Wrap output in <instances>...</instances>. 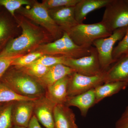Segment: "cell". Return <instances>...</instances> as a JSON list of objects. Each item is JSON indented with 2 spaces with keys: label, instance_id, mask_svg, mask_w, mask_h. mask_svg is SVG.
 <instances>
[{
  "label": "cell",
  "instance_id": "34",
  "mask_svg": "<svg viewBox=\"0 0 128 128\" xmlns=\"http://www.w3.org/2000/svg\"><path fill=\"white\" fill-rule=\"evenodd\" d=\"M3 104V103H2ZM2 104H0V105H2Z\"/></svg>",
  "mask_w": 128,
  "mask_h": 128
},
{
  "label": "cell",
  "instance_id": "24",
  "mask_svg": "<svg viewBox=\"0 0 128 128\" xmlns=\"http://www.w3.org/2000/svg\"><path fill=\"white\" fill-rule=\"evenodd\" d=\"M43 55L42 53L34 51L25 55L21 56L15 59L11 66L16 68H20L35 62Z\"/></svg>",
  "mask_w": 128,
  "mask_h": 128
},
{
  "label": "cell",
  "instance_id": "23",
  "mask_svg": "<svg viewBox=\"0 0 128 128\" xmlns=\"http://www.w3.org/2000/svg\"><path fill=\"white\" fill-rule=\"evenodd\" d=\"M49 68V67L44 66L42 64L32 63L18 69L38 80L42 78L45 74Z\"/></svg>",
  "mask_w": 128,
  "mask_h": 128
},
{
  "label": "cell",
  "instance_id": "11",
  "mask_svg": "<svg viewBox=\"0 0 128 128\" xmlns=\"http://www.w3.org/2000/svg\"><path fill=\"white\" fill-rule=\"evenodd\" d=\"M34 100L14 102L12 110L13 126L28 128L34 115Z\"/></svg>",
  "mask_w": 128,
  "mask_h": 128
},
{
  "label": "cell",
  "instance_id": "5",
  "mask_svg": "<svg viewBox=\"0 0 128 128\" xmlns=\"http://www.w3.org/2000/svg\"><path fill=\"white\" fill-rule=\"evenodd\" d=\"M67 33L76 45L88 48L91 47L97 40L107 38L112 34L101 22L91 24H79Z\"/></svg>",
  "mask_w": 128,
  "mask_h": 128
},
{
  "label": "cell",
  "instance_id": "16",
  "mask_svg": "<svg viewBox=\"0 0 128 128\" xmlns=\"http://www.w3.org/2000/svg\"><path fill=\"white\" fill-rule=\"evenodd\" d=\"M114 64L106 72L104 83L113 82H128V55L120 57Z\"/></svg>",
  "mask_w": 128,
  "mask_h": 128
},
{
  "label": "cell",
  "instance_id": "33",
  "mask_svg": "<svg viewBox=\"0 0 128 128\" xmlns=\"http://www.w3.org/2000/svg\"><path fill=\"white\" fill-rule=\"evenodd\" d=\"M125 55H128V52H127V53H126V54H125Z\"/></svg>",
  "mask_w": 128,
  "mask_h": 128
},
{
  "label": "cell",
  "instance_id": "2",
  "mask_svg": "<svg viewBox=\"0 0 128 128\" xmlns=\"http://www.w3.org/2000/svg\"><path fill=\"white\" fill-rule=\"evenodd\" d=\"M9 68L0 81L7 85L16 93L33 98H38L46 94V89L38 80L13 66Z\"/></svg>",
  "mask_w": 128,
  "mask_h": 128
},
{
  "label": "cell",
  "instance_id": "25",
  "mask_svg": "<svg viewBox=\"0 0 128 128\" xmlns=\"http://www.w3.org/2000/svg\"><path fill=\"white\" fill-rule=\"evenodd\" d=\"M32 2L28 0H0V6H4L12 16H15V12L25 5H32Z\"/></svg>",
  "mask_w": 128,
  "mask_h": 128
},
{
  "label": "cell",
  "instance_id": "35",
  "mask_svg": "<svg viewBox=\"0 0 128 128\" xmlns=\"http://www.w3.org/2000/svg\"><path fill=\"white\" fill-rule=\"evenodd\" d=\"M127 0V1H128V0Z\"/></svg>",
  "mask_w": 128,
  "mask_h": 128
},
{
  "label": "cell",
  "instance_id": "17",
  "mask_svg": "<svg viewBox=\"0 0 128 128\" xmlns=\"http://www.w3.org/2000/svg\"><path fill=\"white\" fill-rule=\"evenodd\" d=\"M111 0H80L74 6L76 20L79 24L83 23L88 14L105 7Z\"/></svg>",
  "mask_w": 128,
  "mask_h": 128
},
{
  "label": "cell",
  "instance_id": "29",
  "mask_svg": "<svg viewBox=\"0 0 128 128\" xmlns=\"http://www.w3.org/2000/svg\"><path fill=\"white\" fill-rule=\"evenodd\" d=\"M20 56L0 57V80L5 72L11 66L15 59Z\"/></svg>",
  "mask_w": 128,
  "mask_h": 128
},
{
  "label": "cell",
  "instance_id": "8",
  "mask_svg": "<svg viewBox=\"0 0 128 128\" xmlns=\"http://www.w3.org/2000/svg\"><path fill=\"white\" fill-rule=\"evenodd\" d=\"M64 64L76 73L85 76L98 75L105 72L101 68L98 52L94 47H92L89 55L78 58H67Z\"/></svg>",
  "mask_w": 128,
  "mask_h": 128
},
{
  "label": "cell",
  "instance_id": "27",
  "mask_svg": "<svg viewBox=\"0 0 128 128\" xmlns=\"http://www.w3.org/2000/svg\"><path fill=\"white\" fill-rule=\"evenodd\" d=\"M128 51V29L123 38L114 48L112 54L113 58L116 62L120 57L126 54Z\"/></svg>",
  "mask_w": 128,
  "mask_h": 128
},
{
  "label": "cell",
  "instance_id": "32",
  "mask_svg": "<svg viewBox=\"0 0 128 128\" xmlns=\"http://www.w3.org/2000/svg\"><path fill=\"white\" fill-rule=\"evenodd\" d=\"M12 128H25V127H20V126H13L12 127Z\"/></svg>",
  "mask_w": 128,
  "mask_h": 128
},
{
  "label": "cell",
  "instance_id": "18",
  "mask_svg": "<svg viewBox=\"0 0 128 128\" xmlns=\"http://www.w3.org/2000/svg\"><path fill=\"white\" fill-rule=\"evenodd\" d=\"M75 72L68 66L62 64L49 67L47 73L42 78L38 79L40 83L45 89L66 76Z\"/></svg>",
  "mask_w": 128,
  "mask_h": 128
},
{
  "label": "cell",
  "instance_id": "10",
  "mask_svg": "<svg viewBox=\"0 0 128 128\" xmlns=\"http://www.w3.org/2000/svg\"><path fill=\"white\" fill-rule=\"evenodd\" d=\"M34 115L46 128H54V112L56 104L45 95L34 100Z\"/></svg>",
  "mask_w": 128,
  "mask_h": 128
},
{
  "label": "cell",
  "instance_id": "22",
  "mask_svg": "<svg viewBox=\"0 0 128 128\" xmlns=\"http://www.w3.org/2000/svg\"><path fill=\"white\" fill-rule=\"evenodd\" d=\"M14 102L3 103L0 105V128H12L13 126L12 110Z\"/></svg>",
  "mask_w": 128,
  "mask_h": 128
},
{
  "label": "cell",
  "instance_id": "4",
  "mask_svg": "<svg viewBox=\"0 0 128 128\" xmlns=\"http://www.w3.org/2000/svg\"><path fill=\"white\" fill-rule=\"evenodd\" d=\"M22 7L18 11L23 16L33 21L47 30L50 36L56 40L62 37L63 32L53 20L48 10L42 3L34 2L32 7Z\"/></svg>",
  "mask_w": 128,
  "mask_h": 128
},
{
  "label": "cell",
  "instance_id": "9",
  "mask_svg": "<svg viewBox=\"0 0 128 128\" xmlns=\"http://www.w3.org/2000/svg\"><path fill=\"white\" fill-rule=\"evenodd\" d=\"M94 76H87L74 72L70 76L68 97L73 96L95 89L105 82V73Z\"/></svg>",
  "mask_w": 128,
  "mask_h": 128
},
{
  "label": "cell",
  "instance_id": "7",
  "mask_svg": "<svg viewBox=\"0 0 128 128\" xmlns=\"http://www.w3.org/2000/svg\"><path fill=\"white\" fill-rule=\"evenodd\" d=\"M128 29L127 27L117 29L109 36L99 38L93 43L92 44L96 50L99 64L102 71H106L111 64L115 63L112 56L114 45L123 38Z\"/></svg>",
  "mask_w": 128,
  "mask_h": 128
},
{
  "label": "cell",
  "instance_id": "30",
  "mask_svg": "<svg viewBox=\"0 0 128 128\" xmlns=\"http://www.w3.org/2000/svg\"><path fill=\"white\" fill-rule=\"evenodd\" d=\"M114 128H128V106L117 121Z\"/></svg>",
  "mask_w": 128,
  "mask_h": 128
},
{
  "label": "cell",
  "instance_id": "31",
  "mask_svg": "<svg viewBox=\"0 0 128 128\" xmlns=\"http://www.w3.org/2000/svg\"><path fill=\"white\" fill-rule=\"evenodd\" d=\"M28 128H42L39 122L34 115L32 117Z\"/></svg>",
  "mask_w": 128,
  "mask_h": 128
},
{
  "label": "cell",
  "instance_id": "13",
  "mask_svg": "<svg viewBox=\"0 0 128 128\" xmlns=\"http://www.w3.org/2000/svg\"><path fill=\"white\" fill-rule=\"evenodd\" d=\"M96 97L94 89L73 96L68 97L65 105L78 108L82 116L86 117L89 109L96 104Z\"/></svg>",
  "mask_w": 128,
  "mask_h": 128
},
{
  "label": "cell",
  "instance_id": "19",
  "mask_svg": "<svg viewBox=\"0 0 128 128\" xmlns=\"http://www.w3.org/2000/svg\"><path fill=\"white\" fill-rule=\"evenodd\" d=\"M128 86L127 82H113L99 85L94 89L96 104L104 98L111 96L126 89Z\"/></svg>",
  "mask_w": 128,
  "mask_h": 128
},
{
  "label": "cell",
  "instance_id": "20",
  "mask_svg": "<svg viewBox=\"0 0 128 128\" xmlns=\"http://www.w3.org/2000/svg\"><path fill=\"white\" fill-rule=\"evenodd\" d=\"M37 98L26 97L18 95L7 85L0 81V104L26 100H34Z\"/></svg>",
  "mask_w": 128,
  "mask_h": 128
},
{
  "label": "cell",
  "instance_id": "15",
  "mask_svg": "<svg viewBox=\"0 0 128 128\" xmlns=\"http://www.w3.org/2000/svg\"><path fill=\"white\" fill-rule=\"evenodd\" d=\"M69 79L70 76H66L46 88L45 96L56 105L66 102Z\"/></svg>",
  "mask_w": 128,
  "mask_h": 128
},
{
  "label": "cell",
  "instance_id": "14",
  "mask_svg": "<svg viewBox=\"0 0 128 128\" xmlns=\"http://www.w3.org/2000/svg\"><path fill=\"white\" fill-rule=\"evenodd\" d=\"M54 128H79L74 114L64 104L56 105L54 112Z\"/></svg>",
  "mask_w": 128,
  "mask_h": 128
},
{
  "label": "cell",
  "instance_id": "3",
  "mask_svg": "<svg viewBox=\"0 0 128 128\" xmlns=\"http://www.w3.org/2000/svg\"><path fill=\"white\" fill-rule=\"evenodd\" d=\"M34 51L46 55L62 56L73 58L84 57L88 54L87 49L76 45L66 32H64L60 38L51 42L41 44Z\"/></svg>",
  "mask_w": 128,
  "mask_h": 128
},
{
  "label": "cell",
  "instance_id": "1",
  "mask_svg": "<svg viewBox=\"0 0 128 128\" xmlns=\"http://www.w3.org/2000/svg\"><path fill=\"white\" fill-rule=\"evenodd\" d=\"M15 17L22 28V34L8 41L0 52V57L20 56L34 52L49 38L44 31L24 17Z\"/></svg>",
  "mask_w": 128,
  "mask_h": 128
},
{
  "label": "cell",
  "instance_id": "28",
  "mask_svg": "<svg viewBox=\"0 0 128 128\" xmlns=\"http://www.w3.org/2000/svg\"><path fill=\"white\" fill-rule=\"evenodd\" d=\"M80 0H45L42 3L48 10L56 8L74 7Z\"/></svg>",
  "mask_w": 128,
  "mask_h": 128
},
{
  "label": "cell",
  "instance_id": "21",
  "mask_svg": "<svg viewBox=\"0 0 128 128\" xmlns=\"http://www.w3.org/2000/svg\"><path fill=\"white\" fill-rule=\"evenodd\" d=\"M12 28L10 22L4 16H0V52L12 39Z\"/></svg>",
  "mask_w": 128,
  "mask_h": 128
},
{
  "label": "cell",
  "instance_id": "36",
  "mask_svg": "<svg viewBox=\"0 0 128 128\" xmlns=\"http://www.w3.org/2000/svg\"></svg>",
  "mask_w": 128,
  "mask_h": 128
},
{
  "label": "cell",
  "instance_id": "6",
  "mask_svg": "<svg viewBox=\"0 0 128 128\" xmlns=\"http://www.w3.org/2000/svg\"><path fill=\"white\" fill-rule=\"evenodd\" d=\"M101 22L109 32L128 27V2L127 0H111L105 6Z\"/></svg>",
  "mask_w": 128,
  "mask_h": 128
},
{
  "label": "cell",
  "instance_id": "12",
  "mask_svg": "<svg viewBox=\"0 0 128 128\" xmlns=\"http://www.w3.org/2000/svg\"><path fill=\"white\" fill-rule=\"evenodd\" d=\"M49 13L63 32L68 33L79 23L76 20L74 7H62L48 9Z\"/></svg>",
  "mask_w": 128,
  "mask_h": 128
},
{
  "label": "cell",
  "instance_id": "26",
  "mask_svg": "<svg viewBox=\"0 0 128 128\" xmlns=\"http://www.w3.org/2000/svg\"><path fill=\"white\" fill-rule=\"evenodd\" d=\"M68 57L62 56H53L44 54L33 63L42 64L44 66L50 67L57 64H64Z\"/></svg>",
  "mask_w": 128,
  "mask_h": 128
}]
</instances>
